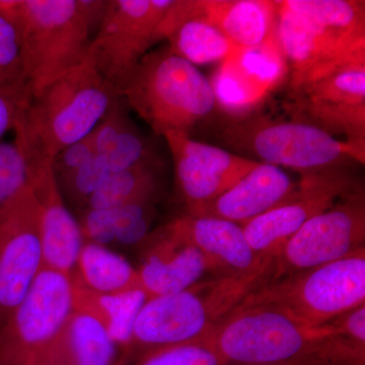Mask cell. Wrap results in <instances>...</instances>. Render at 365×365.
Here are the masks:
<instances>
[{"instance_id": "obj_38", "label": "cell", "mask_w": 365, "mask_h": 365, "mask_svg": "<svg viewBox=\"0 0 365 365\" xmlns=\"http://www.w3.org/2000/svg\"><path fill=\"white\" fill-rule=\"evenodd\" d=\"M40 365H59V364H54V362H46V364H42Z\"/></svg>"}, {"instance_id": "obj_21", "label": "cell", "mask_w": 365, "mask_h": 365, "mask_svg": "<svg viewBox=\"0 0 365 365\" xmlns=\"http://www.w3.org/2000/svg\"><path fill=\"white\" fill-rule=\"evenodd\" d=\"M189 14L200 16L242 49H252L276 35L278 0H184Z\"/></svg>"}, {"instance_id": "obj_6", "label": "cell", "mask_w": 365, "mask_h": 365, "mask_svg": "<svg viewBox=\"0 0 365 365\" xmlns=\"http://www.w3.org/2000/svg\"><path fill=\"white\" fill-rule=\"evenodd\" d=\"M333 335L326 325H307L278 307L242 302L206 334L228 365L281 364L309 356L326 359Z\"/></svg>"}, {"instance_id": "obj_22", "label": "cell", "mask_w": 365, "mask_h": 365, "mask_svg": "<svg viewBox=\"0 0 365 365\" xmlns=\"http://www.w3.org/2000/svg\"><path fill=\"white\" fill-rule=\"evenodd\" d=\"M163 39L173 54L193 66L222 62L241 49L207 21L189 14L184 0H172L158 23L155 40Z\"/></svg>"}, {"instance_id": "obj_28", "label": "cell", "mask_w": 365, "mask_h": 365, "mask_svg": "<svg viewBox=\"0 0 365 365\" xmlns=\"http://www.w3.org/2000/svg\"><path fill=\"white\" fill-rule=\"evenodd\" d=\"M135 365H228L207 336L194 342L160 348L140 355Z\"/></svg>"}, {"instance_id": "obj_4", "label": "cell", "mask_w": 365, "mask_h": 365, "mask_svg": "<svg viewBox=\"0 0 365 365\" xmlns=\"http://www.w3.org/2000/svg\"><path fill=\"white\" fill-rule=\"evenodd\" d=\"M270 278L271 271L246 277H212L177 294L151 297L137 317L130 349L135 348L139 357L201 339Z\"/></svg>"}, {"instance_id": "obj_15", "label": "cell", "mask_w": 365, "mask_h": 365, "mask_svg": "<svg viewBox=\"0 0 365 365\" xmlns=\"http://www.w3.org/2000/svg\"><path fill=\"white\" fill-rule=\"evenodd\" d=\"M277 35L259 47L240 49L223 60L210 83L216 106L230 117L248 115L288 78Z\"/></svg>"}, {"instance_id": "obj_37", "label": "cell", "mask_w": 365, "mask_h": 365, "mask_svg": "<svg viewBox=\"0 0 365 365\" xmlns=\"http://www.w3.org/2000/svg\"><path fill=\"white\" fill-rule=\"evenodd\" d=\"M258 365H326L324 361L322 362L321 359L316 356L300 357L294 360H289L287 362H281V364H258Z\"/></svg>"}, {"instance_id": "obj_33", "label": "cell", "mask_w": 365, "mask_h": 365, "mask_svg": "<svg viewBox=\"0 0 365 365\" xmlns=\"http://www.w3.org/2000/svg\"><path fill=\"white\" fill-rule=\"evenodd\" d=\"M128 110V105L123 97L120 96L91 131V140L97 155H103L107 153L120 132L130 123L132 119L129 116Z\"/></svg>"}, {"instance_id": "obj_24", "label": "cell", "mask_w": 365, "mask_h": 365, "mask_svg": "<svg viewBox=\"0 0 365 365\" xmlns=\"http://www.w3.org/2000/svg\"><path fill=\"white\" fill-rule=\"evenodd\" d=\"M72 274L98 294H118L141 289L137 269L121 255L93 242H85L81 247Z\"/></svg>"}, {"instance_id": "obj_23", "label": "cell", "mask_w": 365, "mask_h": 365, "mask_svg": "<svg viewBox=\"0 0 365 365\" xmlns=\"http://www.w3.org/2000/svg\"><path fill=\"white\" fill-rule=\"evenodd\" d=\"M73 311L96 319L113 342L130 349L134 325L148 297L143 289L118 294H103L85 287L72 274Z\"/></svg>"}, {"instance_id": "obj_3", "label": "cell", "mask_w": 365, "mask_h": 365, "mask_svg": "<svg viewBox=\"0 0 365 365\" xmlns=\"http://www.w3.org/2000/svg\"><path fill=\"white\" fill-rule=\"evenodd\" d=\"M0 13L16 28L24 78L33 95L88 56L95 31L81 0H1Z\"/></svg>"}, {"instance_id": "obj_29", "label": "cell", "mask_w": 365, "mask_h": 365, "mask_svg": "<svg viewBox=\"0 0 365 365\" xmlns=\"http://www.w3.org/2000/svg\"><path fill=\"white\" fill-rule=\"evenodd\" d=\"M101 157L104 158L111 174L132 169L143 163L155 162L148 140L133 121L120 132L110 150Z\"/></svg>"}, {"instance_id": "obj_40", "label": "cell", "mask_w": 365, "mask_h": 365, "mask_svg": "<svg viewBox=\"0 0 365 365\" xmlns=\"http://www.w3.org/2000/svg\"><path fill=\"white\" fill-rule=\"evenodd\" d=\"M0 6H1V0H0Z\"/></svg>"}, {"instance_id": "obj_13", "label": "cell", "mask_w": 365, "mask_h": 365, "mask_svg": "<svg viewBox=\"0 0 365 365\" xmlns=\"http://www.w3.org/2000/svg\"><path fill=\"white\" fill-rule=\"evenodd\" d=\"M360 189L344 167L304 173L279 205L242 225L254 253L273 264L281 248L311 218Z\"/></svg>"}, {"instance_id": "obj_32", "label": "cell", "mask_w": 365, "mask_h": 365, "mask_svg": "<svg viewBox=\"0 0 365 365\" xmlns=\"http://www.w3.org/2000/svg\"><path fill=\"white\" fill-rule=\"evenodd\" d=\"M0 81L13 85L24 78L20 45L14 24L0 13Z\"/></svg>"}, {"instance_id": "obj_18", "label": "cell", "mask_w": 365, "mask_h": 365, "mask_svg": "<svg viewBox=\"0 0 365 365\" xmlns=\"http://www.w3.org/2000/svg\"><path fill=\"white\" fill-rule=\"evenodd\" d=\"M28 182L42 208V268L56 271L71 278L85 241L78 220L67 209L60 193L52 163L29 168Z\"/></svg>"}, {"instance_id": "obj_9", "label": "cell", "mask_w": 365, "mask_h": 365, "mask_svg": "<svg viewBox=\"0 0 365 365\" xmlns=\"http://www.w3.org/2000/svg\"><path fill=\"white\" fill-rule=\"evenodd\" d=\"M287 112L365 151V56L288 88Z\"/></svg>"}, {"instance_id": "obj_20", "label": "cell", "mask_w": 365, "mask_h": 365, "mask_svg": "<svg viewBox=\"0 0 365 365\" xmlns=\"http://www.w3.org/2000/svg\"><path fill=\"white\" fill-rule=\"evenodd\" d=\"M297 187V182L281 168L260 163L222 195L186 215L211 216L245 225L279 205Z\"/></svg>"}, {"instance_id": "obj_12", "label": "cell", "mask_w": 365, "mask_h": 365, "mask_svg": "<svg viewBox=\"0 0 365 365\" xmlns=\"http://www.w3.org/2000/svg\"><path fill=\"white\" fill-rule=\"evenodd\" d=\"M172 0H110L88 56L120 93L155 44V33Z\"/></svg>"}, {"instance_id": "obj_14", "label": "cell", "mask_w": 365, "mask_h": 365, "mask_svg": "<svg viewBox=\"0 0 365 365\" xmlns=\"http://www.w3.org/2000/svg\"><path fill=\"white\" fill-rule=\"evenodd\" d=\"M42 208L29 182L0 209V328L43 266Z\"/></svg>"}, {"instance_id": "obj_16", "label": "cell", "mask_w": 365, "mask_h": 365, "mask_svg": "<svg viewBox=\"0 0 365 365\" xmlns=\"http://www.w3.org/2000/svg\"><path fill=\"white\" fill-rule=\"evenodd\" d=\"M163 137L172 153L186 212L222 195L260 163L199 143L187 134L170 132Z\"/></svg>"}, {"instance_id": "obj_35", "label": "cell", "mask_w": 365, "mask_h": 365, "mask_svg": "<svg viewBox=\"0 0 365 365\" xmlns=\"http://www.w3.org/2000/svg\"><path fill=\"white\" fill-rule=\"evenodd\" d=\"M96 155L97 153L91 140V134L76 143L69 144L53 158L52 169L55 177L58 179L71 174L88 163Z\"/></svg>"}, {"instance_id": "obj_36", "label": "cell", "mask_w": 365, "mask_h": 365, "mask_svg": "<svg viewBox=\"0 0 365 365\" xmlns=\"http://www.w3.org/2000/svg\"><path fill=\"white\" fill-rule=\"evenodd\" d=\"M334 335L365 344V304L340 314L326 324Z\"/></svg>"}, {"instance_id": "obj_31", "label": "cell", "mask_w": 365, "mask_h": 365, "mask_svg": "<svg viewBox=\"0 0 365 365\" xmlns=\"http://www.w3.org/2000/svg\"><path fill=\"white\" fill-rule=\"evenodd\" d=\"M28 182V168L16 143H0V209Z\"/></svg>"}, {"instance_id": "obj_5", "label": "cell", "mask_w": 365, "mask_h": 365, "mask_svg": "<svg viewBox=\"0 0 365 365\" xmlns=\"http://www.w3.org/2000/svg\"><path fill=\"white\" fill-rule=\"evenodd\" d=\"M158 135L187 134L212 114L217 106L210 81L169 48L148 53L121 93Z\"/></svg>"}, {"instance_id": "obj_25", "label": "cell", "mask_w": 365, "mask_h": 365, "mask_svg": "<svg viewBox=\"0 0 365 365\" xmlns=\"http://www.w3.org/2000/svg\"><path fill=\"white\" fill-rule=\"evenodd\" d=\"M157 167V162H150L112 174L81 209H115L158 199Z\"/></svg>"}, {"instance_id": "obj_7", "label": "cell", "mask_w": 365, "mask_h": 365, "mask_svg": "<svg viewBox=\"0 0 365 365\" xmlns=\"http://www.w3.org/2000/svg\"><path fill=\"white\" fill-rule=\"evenodd\" d=\"M223 141L245 151L257 162L304 173L364 165L365 151L329 135L312 125L294 121H272L264 117H230L222 124Z\"/></svg>"}, {"instance_id": "obj_11", "label": "cell", "mask_w": 365, "mask_h": 365, "mask_svg": "<svg viewBox=\"0 0 365 365\" xmlns=\"http://www.w3.org/2000/svg\"><path fill=\"white\" fill-rule=\"evenodd\" d=\"M364 242L365 200L360 188L311 218L285 242L274 259L269 282L340 260L364 248Z\"/></svg>"}, {"instance_id": "obj_26", "label": "cell", "mask_w": 365, "mask_h": 365, "mask_svg": "<svg viewBox=\"0 0 365 365\" xmlns=\"http://www.w3.org/2000/svg\"><path fill=\"white\" fill-rule=\"evenodd\" d=\"M66 335L72 365H115L116 344L90 316L73 311L66 324Z\"/></svg>"}, {"instance_id": "obj_27", "label": "cell", "mask_w": 365, "mask_h": 365, "mask_svg": "<svg viewBox=\"0 0 365 365\" xmlns=\"http://www.w3.org/2000/svg\"><path fill=\"white\" fill-rule=\"evenodd\" d=\"M157 200L148 199L113 209V246H137L146 241L155 220Z\"/></svg>"}, {"instance_id": "obj_8", "label": "cell", "mask_w": 365, "mask_h": 365, "mask_svg": "<svg viewBox=\"0 0 365 365\" xmlns=\"http://www.w3.org/2000/svg\"><path fill=\"white\" fill-rule=\"evenodd\" d=\"M364 302L362 248L340 260L266 283L242 302L278 307L307 325L321 327Z\"/></svg>"}, {"instance_id": "obj_30", "label": "cell", "mask_w": 365, "mask_h": 365, "mask_svg": "<svg viewBox=\"0 0 365 365\" xmlns=\"http://www.w3.org/2000/svg\"><path fill=\"white\" fill-rule=\"evenodd\" d=\"M111 175L104 158L96 155L78 170L56 180L64 201L68 199L81 209Z\"/></svg>"}, {"instance_id": "obj_2", "label": "cell", "mask_w": 365, "mask_h": 365, "mask_svg": "<svg viewBox=\"0 0 365 365\" xmlns=\"http://www.w3.org/2000/svg\"><path fill=\"white\" fill-rule=\"evenodd\" d=\"M276 35L294 88L365 56V2L278 0Z\"/></svg>"}, {"instance_id": "obj_34", "label": "cell", "mask_w": 365, "mask_h": 365, "mask_svg": "<svg viewBox=\"0 0 365 365\" xmlns=\"http://www.w3.org/2000/svg\"><path fill=\"white\" fill-rule=\"evenodd\" d=\"M32 97V88L26 81L0 86V138L14 129L21 111Z\"/></svg>"}, {"instance_id": "obj_17", "label": "cell", "mask_w": 365, "mask_h": 365, "mask_svg": "<svg viewBox=\"0 0 365 365\" xmlns=\"http://www.w3.org/2000/svg\"><path fill=\"white\" fill-rule=\"evenodd\" d=\"M165 227L200 252L212 277H246L266 271L272 274L273 264L254 253L242 225L222 218L185 213Z\"/></svg>"}, {"instance_id": "obj_19", "label": "cell", "mask_w": 365, "mask_h": 365, "mask_svg": "<svg viewBox=\"0 0 365 365\" xmlns=\"http://www.w3.org/2000/svg\"><path fill=\"white\" fill-rule=\"evenodd\" d=\"M145 242L146 250L137 272L139 287L148 299L188 289L208 273L200 252L165 227L148 235Z\"/></svg>"}, {"instance_id": "obj_39", "label": "cell", "mask_w": 365, "mask_h": 365, "mask_svg": "<svg viewBox=\"0 0 365 365\" xmlns=\"http://www.w3.org/2000/svg\"><path fill=\"white\" fill-rule=\"evenodd\" d=\"M13 85H14V83H13ZM9 86V85H6V83H2V81H0V86Z\"/></svg>"}, {"instance_id": "obj_1", "label": "cell", "mask_w": 365, "mask_h": 365, "mask_svg": "<svg viewBox=\"0 0 365 365\" xmlns=\"http://www.w3.org/2000/svg\"><path fill=\"white\" fill-rule=\"evenodd\" d=\"M120 96L88 56L33 95L14 129L26 168L52 163L60 150L90 135Z\"/></svg>"}, {"instance_id": "obj_10", "label": "cell", "mask_w": 365, "mask_h": 365, "mask_svg": "<svg viewBox=\"0 0 365 365\" xmlns=\"http://www.w3.org/2000/svg\"><path fill=\"white\" fill-rule=\"evenodd\" d=\"M73 313L71 278L42 268L0 328V365H34Z\"/></svg>"}]
</instances>
